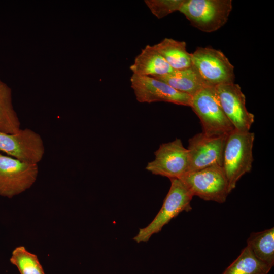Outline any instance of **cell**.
I'll return each instance as SVG.
<instances>
[{"instance_id": "obj_1", "label": "cell", "mask_w": 274, "mask_h": 274, "mask_svg": "<svg viewBox=\"0 0 274 274\" xmlns=\"http://www.w3.org/2000/svg\"><path fill=\"white\" fill-rule=\"evenodd\" d=\"M255 134L234 129L227 135L223 153L222 167L230 193L241 177L251 171L253 161Z\"/></svg>"}, {"instance_id": "obj_2", "label": "cell", "mask_w": 274, "mask_h": 274, "mask_svg": "<svg viewBox=\"0 0 274 274\" xmlns=\"http://www.w3.org/2000/svg\"><path fill=\"white\" fill-rule=\"evenodd\" d=\"M190 107L206 135H228L235 129L223 112L215 87L207 86L192 96Z\"/></svg>"}, {"instance_id": "obj_3", "label": "cell", "mask_w": 274, "mask_h": 274, "mask_svg": "<svg viewBox=\"0 0 274 274\" xmlns=\"http://www.w3.org/2000/svg\"><path fill=\"white\" fill-rule=\"evenodd\" d=\"M170 187L161 208L152 221L140 228L133 239L136 243L146 242L154 234L183 211L192 210L191 201L193 196L180 179H170Z\"/></svg>"}, {"instance_id": "obj_4", "label": "cell", "mask_w": 274, "mask_h": 274, "mask_svg": "<svg viewBox=\"0 0 274 274\" xmlns=\"http://www.w3.org/2000/svg\"><path fill=\"white\" fill-rule=\"evenodd\" d=\"M232 9L231 0H184L179 11L195 28L212 32L226 24Z\"/></svg>"}, {"instance_id": "obj_5", "label": "cell", "mask_w": 274, "mask_h": 274, "mask_svg": "<svg viewBox=\"0 0 274 274\" xmlns=\"http://www.w3.org/2000/svg\"><path fill=\"white\" fill-rule=\"evenodd\" d=\"M180 179L193 196L206 201L223 203L230 193L227 179L221 166L214 165L189 172Z\"/></svg>"}, {"instance_id": "obj_6", "label": "cell", "mask_w": 274, "mask_h": 274, "mask_svg": "<svg viewBox=\"0 0 274 274\" xmlns=\"http://www.w3.org/2000/svg\"><path fill=\"white\" fill-rule=\"evenodd\" d=\"M191 54L192 64L208 86L234 83V66L220 50L198 47Z\"/></svg>"}, {"instance_id": "obj_7", "label": "cell", "mask_w": 274, "mask_h": 274, "mask_svg": "<svg viewBox=\"0 0 274 274\" xmlns=\"http://www.w3.org/2000/svg\"><path fill=\"white\" fill-rule=\"evenodd\" d=\"M37 164L0 153V195L11 198L30 188L36 180Z\"/></svg>"}, {"instance_id": "obj_8", "label": "cell", "mask_w": 274, "mask_h": 274, "mask_svg": "<svg viewBox=\"0 0 274 274\" xmlns=\"http://www.w3.org/2000/svg\"><path fill=\"white\" fill-rule=\"evenodd\" d=\"M146 169L156 175L180 179L188 172L189 152L180 139L161 144Z\"/></svg>"}, {"instance_id": "obj_9", "label": "cell", "mask_w": 274, "mask_h": 274, "mask_svg": "<svg viewBox=\"0 0 274 274\" xmlns=\"http://www.w3.org/2000/svg\"><path fill=\"white\" fill-rule=\"evenodd\" d=\"M130 83L136 99L140 102L164 101L190 107L191 96L155 78L132 74Z\"/></svg>"}, {"instance_id": "obj_10", "label": "cell", "mask_w": 274, "mask_h": 274, "mask_svg": "<svg viewBox=\"0 0 274 274\" xmlns=\"http://www.w3.org/2000/svg\"><path fill=\"white\" fill-rule=\"evenodd\" d=\"M227 135L210 136L201 132L191 138L187 148L189 158L188 173L214 165L222 166Z\"/></svg>"}, {"instance_id": "obj_11", "label": "cell", "mask_w": 274, "mask_h": 274, "mask_svg": "<svg viewBox=\"0 0 274 274\" xmlns=\"http://www.w3.org/2000/svg\"><path fill=\"white\" fill-rule=\"evenodd\" d=\"M0 152L22 161L37 164L43 158L44 147L41 136L26 128L15 133L0 132Z\"/></svg>"}, {"instance_id": "obj_12", "label": "cell", "mask_w": 274, "mask_h": 274, "mask_svg": "<svg viewBox=\"0 0 274 274\" xmlns=\"http://www.w3.org/2000/svg\"><path fill=\"white\" fill-rule=\"evenodd\" d=\"M221 106L234 129L249 131L254 122L253 114L246 107V97L240 86L234 83L215 86Z\"/></svg>"}, {"instance_id": "obj_13", "label": "cell", "mask_w": 274, "mask_h": 274, "mask_svg": "<svg viewBox=\"0 0 274 274\" xmlns=\"http://www.w3.org/2000/svg\"><path fill=\"white\" fill-rule=\"evenodd\" d=\"M129 68L132 74L152 77L163 76L173 71L153 46L149 45L142 50Z\"/></svg>"}, {"instance_id": "obj_14", "label": "cell", "mask_w": 274, "mask_h": 274, "mask_svg": "<svg viewBox=\"0 0 274 274\" xmlns=\"http://www.w3.org/2000/svg\"><path fill=\"white\" fill-rule=\"evenodd\" d=\"M153 77L167 83L176 90L191 96L209 86L193 65L183 69L173 70L163 76Z\"/></svg>"}, {"instance_id": "obj_15", "label": "cell", "mask_w": 274, "mask_h": 274, "mask_svg": "<svg viewBox=\"0 0 274 274\" xmlns=\"http://www.w3.org/2000/svg\"><path fill=\"white\" fill-rule=\"evenodd\" d=\"M173 70L191 66V54L186 49V43L172 38H165L153 46Z\"/></svg>"}, {"instance_id": "obj_16", "label": "cell", "mask_w": 274, "mask_h": 274, "mask_svg": "<svg viewBox=\"0 0 274 274\" xmlns=\"http://www.w3.org/2000/svg\"><path fill=\"white\" fill-rule=\"evenodd\" d=\"M247 245L254 256L272 268L274 265V228L250 234Z\"/></svg>"}, {"instance_id": "obj_17", "label": "cell", "mask_w": 274, "mask_h": 274, "mask_svg": "<svg viewBox=\"0 0 274 274\" xmlns=\"http://www.w3.org/2000/svg\"><path fill=\"white\" fill-rule=\"evenodd\" d=\"M271 269L258 260L247 245L222 274H268Z\"/></svg>"}, {"instance_id": "obj_18", "label": "cell", "mask_w": 274, "mask_h": 274, "mask_svg": "<svg viewBox=\"0 0 274 274\" xmlns=\"http://www.w3.org/2000/svg\"><path fill=\"white\" fill-rule=\"evenodd\" d=\"M20 123L12 104L11 90L0 80V132L15 133Z\"/></svg>"}, {"instance_id": "obj_19", "label": "cell", "mask_w": 274, "mask_h": 274, "mask_svg": "<svg viewBox=\"0 0 274 274\" xmlns=\"http://www.w3.org/2000/svg\"><path fill=\"white\" fill-rule=\"evenodd\" d=\"M10 261L17 267L20 274H45L37 256L23 246L13 250Z\"/></svg>"}, {"instance_id": "obj_20", "label": "cell", "mask_w": 274, "mask_h": 274, "mask_svg": "<svg viewBox=\"0 0 274 274\" xmlns=\"http://www.w3.org/2000/svg\"><path fill=\"white\" fill-rule=\"evenodd\" d=\"M184 0H145V3L151 13L161 19L179 11Z\"/></svg>"}]
</instances>
